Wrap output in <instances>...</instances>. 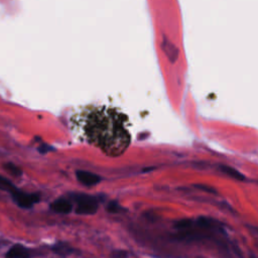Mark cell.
<instances>
[{"instance_id":"277c9868","label":"cell","mask_w":258,"mask_h":258,"mask_svg":"<svg viewBox=\"0 0 258 258\" xmlns=\"http://www.w3.org/2000/svg\"><path fill=\"white\" fill-rule=\"evenodd\" d=\"M76 175H77L78 181L82 183L83 185H86V186H94V185H97L101 182L100 176H99L98 174L93 173V172H90L78 171L76 172Z\"/></svg>"},{"instance_id":"9c48e42d","label":"cell","mask_w":258,"mask_h":258,"mask_svg":"<svg viewBox=\"0 0 258 258\" xmlns=\"http://www.w3.org/2000/svg\"><path fill=\"white\" fill-rule=\"evenodd\" d=\"M197 224L204 229H215L219 226V223L208 217H200L197 220Z\"/></svg>"},{"instance_id":"3957f363","label":"cell","mask_w":258,"mask_h":258,"mask_svg":"<svg viewBox=\"0 0 258 258\" xmlns=\"http://www.w3.org/2000/svg\"><path fill=\"white\" fill-rule=\"evenodd\" d=\"M32 250L23 244H14L5 254V258H32Z\"/></svg>"},{"instance_id":"6da1fadb","label":"cell","mask_w":258,"mask_h":258,"mask_svg":"<svg viewBox=\"0 0 258 258\" xmlns=\"http://www.w3.org/2000/svg\"><path fill=\"white\" fill-rule=\"evenodd\" d=\"M127 121V116L116 108L90 105L71 115L70 127L79 142L116 157L123 154L130 144Z\"/></svg>"},{"instance_id":"5b68a950","label":"cell","mask_w":258,"mask_h":258,"mask_svg":"<svg viewBox=\"0 0 258 258\" xmlns=\"http://www.w3.org/2000/svg\"><path fill=\"white\" fill-rule=\"evenodd\" d=\"M51 209L56 213L69 214L73 210V205L70 201H68L66 199H58V200H56L51 205Z\"/></svg>"},{"instance_id":"4fadbf2b","label":"cell","mask_w":258,"mask_h":258,"mask_svg":"<svg viewBox=\"0 0 258 258\" xmlns=\"http://www.w3.org/2000/svg\"><path fill=\"white\" fill-rule=\"evenodd\" d=\"M196 188H199V189H201V190H203V191H207V192H210V193H215V190H214V189H211V188L206 187V186H202V185L198 186V185H197Z\"/></svg>"},{"instance_id":"ba28073f","label":"cell","mask_w":258,"mask_h":258,"mask_svg":"<svg viewBox=\"0 0 258 258\" xmlns=\"http://www.w3.org/2000/svg\"><path fill=\"white\" fill-rule=\"evenodd\" d=\"M219 168L224 173H226L227 175H229V176H231L233 178H236V180H238V181H244L245 180V176L240 172H238L237 170H235L232 167L220 166Z\"/></svg>"},{"instance_id":"7c38bea8","label":"cell","mask_w":258,"mask_h":258,"mask_svg":"<svg viewBox=\"0 0 258 258\" xmlns=\"http://www.w3.org/2000/svg\"><path fill=\"white\" fill-rule=\"evenodd\" d=\"M128 252L125 250H115L111 254V258H127Z\"/></svg>"},{"instance_id":"7a4b0ae2","label":"cell","mask_w":258,"mask_h":258,"mask_svg":"<svg viewBox=\"0 0 258 258\" xmlns=\"http://www.w3.org/2000/svg\"><path fill=\"white\" fill-rule=\"evenodd\" d=\"M76 213L79 215H93L98 210V201L92 196L78 195L76 196Z\"/></svg>"},{"instance_id":"52a82bcc","label":"cell","mask_w":258,"mask_h":258,"mask_svg":"<svg viewBox=\"0 0 258 258\" xmlns=\"http://www.w3.org/2000/svg\"><path fill=\"white\" fill-rule=\"evenodd\" d=\"M51 249L57 255H59V256H62V257L68 256V255H70V254H72L74 252V249L70 245H68L67 243H63V242H59V243H57V244L53 245L51 247Z\"/></svg>"},{"instance_id":"8fae6325","label":"cell","mask_w":258,"mask_h":258,"mask_svg":"<svg viewBox=\"0 0 258 258\" xmlns=\"http://www.w3.org/2000/svg\"><path fill=\"white\" fill-rule=\"evenodd\" d=\"M193 225V221L189 220V219H183L177 221L174 225V227L176 229H180V230H185V229H189L191 226Z\"/></svg>"},{"instance_id":"8992f818","label":"cell","mask_w":258,"mask_h":258,"mask_svg":"<svg viewBox=\"0 0 258 258\" xmlns=\"http://www.w3.org/2000/svg\"><path fill=\"white\" fill-rule=\"evenodd\" d=\"M163 49H164V52L166 53V55L168 56V57L170 58V61L172 63H174L177 59V57H178V50L176 49V47L173 46L169 41V39L165 38L164 42H163Z\"/></svg>"},{"instance_id":"30bf717a","label":"cell","mask_w":258,"mask_h":258,"mask_svg":"<svg viewBox=\"0 0 258 258\" xmlns=\"http://www.w3.org/2000/svg\"><path fill=\"white\" fill-rule=\"evenodd\" d=\"M107 211L109 213H113V214H116V213H120V212H123L124 209L119 205L117 202H110L107 206Z\"/></svg>"}]
</instances>
